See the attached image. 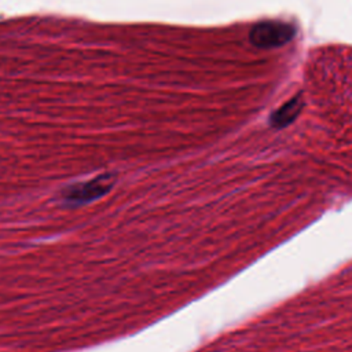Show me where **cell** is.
Returning a JSON list of instances; mask_svg holds the SVG:
<instances>
[{
    "label": "cell",
    "instance_id": "7a4b0ae2",
    "mask_svg": "<svg viewBox=\"0 0 352 352\" xmlns=\"http://www.w3.org/2000/svg\"><path fill=\"white\" fill-rule=\"evenodd\" d=\"M294 26L282 21H267L257 23L250 34V40L256 47L272 48L286 44L294 37Z\"/></svg>",
    "mask_w": 352,
    "mask_h": 352
},
{
    "label": "cell",
    "instance_id": "3957f363",
    "mask_svg": "<svg viewBox=\"0 0 352 352\" xmlns=\"http://www.w3.org/2000/svg\"><path fill=\"white\" fill-rule=\"evenodd\" d=\"M298 100L293 99L289 103H286L283 107H280L276 113H274L272 116V125L275 126H285L289 122H292L294 120V117L298 114Z\"/></svg>",
    "mask_w": 352,
    "mask_h": 352
},
{
    "label": "cell",
    "instance_id": "6da1fadb",
    "mask_svg": "<svg viewBox=\"0 0 352 352\" xmlns=\"http://www.w3.org/2000/svg\"><path fill=\"white\" fill-rule=\"evenodd\" d=\"M116 184L114 173H103L91 180L80 182L65 187L60 191V201L66 206L87 205L106 195Z\"/></svg>",
    "mask_w": 352,
    "mask_h": 352
}]
</instances>
